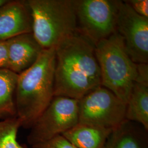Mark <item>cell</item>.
I'll return each mask as SVG.
<instances>
[{
	"label": "cell",
	"mask_w": 148,
	"mask_h": 148,
	"mask_svg": "<svg viewBox=\"0 0 148 148\" xmlns=\"http://www.w3.org/2000/svg\"><path fill=\"white\" fill-rule=\"evenodd\" d=\"M18 74L0 69V120L16 117L15 91Z\"/></svg>",
	"instance_id": "14"
},
{
	"label": "cell",
	"mask_w": 148,
	"mask_h": 148,
	"mask_svg": "<svg viewBox=\"0 0 148 148\" xmlns=\"http://www.w3.org/2000/svg\"><path fill=\"white\" fill-rule=\"evenodd\" d=\"M111 131L78 123L62 135L77 148H103Z\"/></svg>",
	"instance_id": "12"
},
{
	"label": "cell",
	"mask_w": 148,
	"mask_h": 148,
	"mask_svg": "<svg viewBox=\"0 0 148 148\" xmlns=\"http://www.w3.org/2000/svg\"><path fill=\"white\" fill-rule=\"evenodd\" d=\"M79 123V101L56 96L30 128L27 137L33 147L62 135Z\"/></svg>",
	"instance_id": "6"
},
{
	"label": "cell",
	"mask_w": 148,
	"mask_h": 148,
	"mask_svg": "<svg viewBox=\"0 0 148 148\" xmlns=\"http://www.w3.org/2000/svg\"><path fill=\"white\" fill-rule=\"evenodd\" d=\"M138 14L148 18V0L125 1Z\"/></svg>",
	"instance_id": "17"
},
{
	"label": "cell",
	"mask_w": 148,
	"mask_h": 148,
	"mask_svg": "<svg viewBox=\"0 0 148 148\" xmlns=\"http://www.w3.org/2000/svg\"><path fill=\"white\" fill-rule=\"evenodd\" d=\"M120 1L75 0L77 31L95 45L117 32Z\"/></svg>",
	"instance_id": "5"
},
{
	"label": "cell",
	"mask_w": 148,
	"mask_h": 148,
	"mask_svg": "<svg viewBox=\"0 0 148 148\" xmlns=\"http://www.w3.org/2000/svg\"><path fill=\"white\" fill-rule=\"evenodd\" d=\"M54 97L79 101L101 86L95 45L77 30L55 48Z\"/></svg>",
	"instance_id": "1"
},
{
	"label": "cell",
	"mask_w": 148,
	"mask_h": 148,
	"mask_svg": "<svg viewBox=\"0 0 148 148\" xmlns=\"http://www.w3.org/2000/svg\"><path fill=\"white\" fill-rule=\"evenodd\" d=\"M101 86L127 103L137 76V64L128 54L123 39L116 32L95 45Z\"/></svg>",
	"instance_id": "4"
},
{
	"label": "cell",
	"mask_w": 148,
	"mask_h": 148,
	"mask_svg": "<svg viewBox=\"0 0 148 148\" xmlns=\"http://www.w3.org/2000/svg\"><path fill=\"white\" fill-rule=\"evenodd\" d=\"M32 148H77L64 137L59 135L46 142L37 144Z\"/></svg>",
	"instance_id": "16"
},
{
	"label": "cell",
	"mask_w": 148,
	"mask_h": 148,
	"mask_svg": "<svg viewBox=\"0 0 148 148\" xmlns=\"http://www.w3.org/2000/svg\"><path fill=\"white\" fill-rule=\"evenodd\" d=\"M55 48L43 49L30 68L18 74L15 91L16 117L30 129L54 97Z\"/></svg>",
	"instance_id": "2"
},
{
	"label": "cell",
	"mask_w": 148,
	"mask_h": 148,
	"mask_svg": "<svg viewBox=\"0 0 148 148\" xmlns=\"http://www.w3.org/2000/svg\"><path fill=\"white\" fill-rule=\"evenodd\" d=\"M8 1V0H0V7L3 5Z\"/></svg>",
	"instance_id": "20"
},
{
	"label": "cell",
	"mask_w": 148,
	"mask_h": 148,
	"mask_svg": "<svg viewBox=\"0 0 148 148\" xmlns=\"http://www.w3.org/2000/svg\"><path fill=\"white\" fill-rule=\"evenodd\" d=\"M32 32V14L27 1L9 0L0 7V41Z\"/></svg>",
	"instance_id": "9"
},
{
	"label": "cell",
	"mask_w": 148,
	"mask_h": 148,
	"mask_svg": "<svg viewBox=\"0 0 148 148\" xmlns=\"http://www.w3.org/2000/svg\"><path fill=\"white\" fill-rule=\"evenodd\" d=\"M147 131L141 125L126 119L112 130L103 148H148Z\"/></svg>",
	"instance_id": "11"
},
{
	"label": "cell",
	"mask_w": 148,
	"mask_h": 148,
	"mask_svg": "<svg viewBox=\"0 0 148 148\" xmlns=\"http://www.w3.org/2000/svg\"><path fill=\"white\" fill-rule=\"evenodd\" d=\"M32 33L43 49L56 48L77 30L75 0H27Z\"/></svg>",
	"instance_id": "3"
},
{
	"label": "cell",
	"mask_w": 148,
	"mask_h": 148,
	"mask_svg": "<svg viewBox=\"0 0 148 148\" xmlns=\"http://www.w3.org/2000/svg\"><path fill=\"white\" fill-rule=\"evenodd\" d=\"M126 104L101 86L79 101V123L112 130L126 120Z\"/></svg>",
	"instance_id": "7"
},
{
	"label": "cell",
	"mask_w": 148,
	"mask_h": 148,
	"mask_svg": "<svg viewBox=\"0 0 148 148\" xmlns=\"http://www.w3.org/2000/svg\"><path fill=\"white\" fill-rule=\"evenodd\" d=\"M21 128L16 117L0 120V148H27L18 140V134Z\"/></svg>",
	"instance_id": "15"
},
{
	"label": "cell",
	"mask_w": 148,
	"mask_h": 148,
	"mask_svg": "<svg viewBox=\"0 0 148 148\" xmlns=\"http://www.w3.org/2000/svg\"><path fill=\"white\" fill-rule=\"evenodd\" d=\"M137 71L135 82L148 86V63L137 64Z\"/></svg>",
	"instance_id": "18"
},
{
	"label": "cell",
	"mask_w": 148,
	"mask_h": 148,
	"mask_svg": "<svg viewBox=\"0 0 148 148\" xmlns=\"http://www.w3.org/2000/svg\"><path fill=\"white\" fill-rule=\"evenodd\" d=\"M8 53L7 42L0 41V69H7Z\"/></svg>",
	"instance_id": "19"
},
{
	"label": "cell",
	"mask_w": 148,
	"mask_h": 148,
	"mask_svg": "<svg viewBox=\"0 0 148 148\" xmlns=\"http://www.w3.org/2000/svg\"><path fill=\"white\" fill-rule=\"evenodd\" d=\"M7 68L19 74L32 66L43 50L32 32L21 34L6 41Z\"/></svg>",
	"instance_id": "10"
},
{
	"label": "cell",
	"mask_w": 148,
	"mask_h": 148,
	"mask_svg": "<svg viewBox=\"0 0 148 148\" xmlns=\"http://www.w3.org/2000/svg\"><path fill=\"white\" fill-rule=\"evenodd\" d=\"M116 30L133 61L136 64L148 63V18L138 14L125 1H120Z\"/></svg>",
	"instance_id": "8"
},
{
	"label": "cell",
	"mask_w": 148,
	"mask_h": 148,
	"mask_svg": "<svg viewBox=\"0 0 148 148\" xmlns=\"http://www.w3.org/2000/svg\"><path fill=\"white\" fill-rule=\"evenodd\" d=\"M126 119L148 130V86L134 82L126 109Z\"/></svg>",
	"instance_id": "13"
}]
</instances>
